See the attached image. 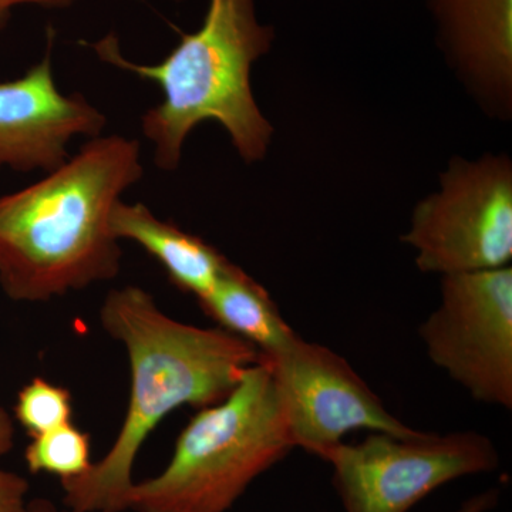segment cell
<instances>
[{"instance_id": "obj_3", "label": "cell", "mask_w": 512, "mask_h": 512, "mask_svg": "<svg viewBox=\"0 0 512 512\" xmlns=\"http://www.w3.org/2000/svg\"><path fill=\"white\" fill-rule=\"evenodd\" d=\"M272 37L256 20L254 0H210L201 28L181 33L163 62H131L116 33L87 46L101 62L160 87L163 100L141 116V130L156 147L157 167L175 171L185 140L207 120L227 130L242 160L265 157L272 127L252 94L251 67L268 52Z\"/></svg>"}, {"instance_id": "obj_14", "label": "cell", "mask_w": 512, "mask_h": 512, "mask_svg": "<svg viewBox=\"0 0 512 512\" xmlns=\"http://www.w3.org/2000/svg\"><path fill=\"white\" fill-rule=\"evenodd\" d=\"M29 481L0 468V512H28Z\"/></svg>"}, {"instance_id": "obj_17", "label": "cell", "mask_w": 512, "mask_h": 512, "mask_svg": "<svg viewBox=\"0 0 512 512\" xmlns=\"http://www.w3.org/2000/svg\"><path fill=\"white\" fill-rule=\"evenodd\" d=\"M15 444V424L12 417L0 407V457L6 456Z\"/></svg>"}, {"instance_id": "obj_2", "label": "cell", "mask_w": 512, "mask_h": 512, "mask_svg": "<svg viewBox=\"0 0 512 512\" xmlns=\"http://www.w3.org/2000/svg\"><path fill=\"white\" fill-rule=\"evenodd\" d=\"M144 175L137 140L90 138L42 180L0 197V289L47 302L120 274L110 217Z\"/></svg>"}, {"instance_id": "obj_18", "label": "cell", "mask_w": 512, "mask_h": 512, "mask_svg": "<svg viewBox=\"0 0 512 512\" xmlns=\"http://www.w3.org/2000/svg\"><path fill=\"white\" fill-rule=\"evenodd\" d=\"M28 512H60L57 510L52 501L45 500V498H36V500L29 501Z\"/></svg>"}, {"instance_id": "obj_13", "label": "cell", "mask_w": 512, "mask_h": 512, "mask_svg": "<svg viewBox=\"0 0 512 512\" xmlns=\"http://www.w3.org/2000/svg\"><path fill=\"white\" fill-rule=\"evenodd\" d=\"M15 417L30 437L40 436L73 423V399L69 390L35 377L18 394Z\"/></svg>"}, {"instance_id": "obj_4", "label": "cell", "mask_w": 512, "mask_h": 512, "mask_svg": "<svg viewBox=\"0 0 512 512\" xmlns=\"http://www.w3.org/2000/svg\"><path fill=\"white\" fill-rule=\"evenodd\" d=\"M293 448L271 370L261 359L222 402L198 410L158 476L134 481L126 511L228 512Z\"/></svg>"}, {"instance_id": "obj_9", "label": "cell", "mask_w": 512, "mask_h": 512, "mask_svg": "<svg viewBox=\"0 0 512 512\" xmlns=\"http://www.w3.org/2000/svg\"><path fill=\"white\" fill-rule=\"evenodd\" d=\"M55 30L47 29L40 62L0 83V171H50L66 163L70 141L99 137L107 117L82 94L60 92L53 73Z\"/></svg>"}, {"instance_id": "obj_6", "label": "cell", "mask_w": 512, "mask_h": 512, "mask_svg": "<svg viewBox=\"0 0 512 512\" xmlns=\"http://www.w3.org/2000/svg\"><path fill=\"white\" fill-rule=\"evenodd\" d=\"M426 274L504 268L512 261V170L505 157L451 161L441 191L417 205L402 238Z\"/></svg>"}, {"instance_id": "obj_5", "label": "cell", "mask_w": 512, "mask_h": 512, "mask_svg": "<svg viewBox=\"0 0 512 512\" xmlns=\"http://www.w3.org/2000/svg\"><path fill=\"white\" fill-rule=\"evenodd\" d=\"M319 458L332 467L345 512H409L451 481L500 467L493 440L474 430L407 437L373 431L359 443L342 441Z\"/></svg>"}, {"instance_id": "obj_1", "label": "cell", "mask_w": 512, "mask_h": 512, "mask_svg": "<svg viewBox=\"0 0 512 512\" xmlns=\"http://www.w3.org/2000/svg\"><path fill=\"white\" fill-rule=\"evenodd\" d=\"M104 332L126 349L131 390L113 446L82 476L60 481L69 512H124L138 453L150 434L183 406L222 402L261 352L221 328L178 322L140 286L107 293L100 309Z\"/></svg>"}, {"instance_id": "obj_12", "label": "cell", "mask_w": 512, "mask_h": 512, "mask_svg": "<svg viewBox=\"0 0 512 512\" xmlns=\"http://www.w3.org/2000/svg\"><path fill=\"white\" fill-rule=\"evenodd\" d=\"M30 473L53 474L62 480L82 476L92 466L90 436L73 423L32 437L25 450Z\"/></svg>"}, {"instance_id": "obj_7", "label": "cell", "mask_w": 512, "mask_h": 512, "mask_svg": "<svg viewBox=\"0 0 512 512\" xmlns=\"http://www.w3.org/2000/svg\"><path fill=\"white\" fill-rule=\"evenodd\" d=\"M427 356L471 399L512 409V268L444 275L421 323Z\"/></svg>"}, {"instance_id": "obj_8", "label": "cell", "mask_w": 512, "mask_h": 512, "mask_svg": "<svg viewBox=\"0 0 512 512\" xmlns=\"http://www.w3.org/2000/svg\"><path fill=\"white\" fill-rule=\"evenodd\" d=\"M284 413L293 446L320 457L353 430L416 436L394 417L345 357L299 336L274 355H261Z\"/></svg>"}, {"instance_id": "obj_11", "label": "cell", "mask_w": 512, "mask_h": 512, "mask_svg": "<svg viewBox=\"0 0 512 512\" xmlns=\"http://www.w3.org/2000/svg\"><path fill=\"white\" fill-rule=\"evenodd\" d=\"M198 303L218 328L245 340L261 355H274L298 336L264 286L232 262Z\"/></svg>"}, {"instance_id": "obj_15", "label": "cell", "mask_w": 512, "mask_h": 512, "mask_svg": "<svg viewBox=\"0 0 512 512\" xmlns=\"http://www.w3.org/2000/svg\"><path fill=\"white\" fill-rule=\"evenodd\" d=\"M76 0H0V30L5 28L13 9L19 6H37L47 10L67 9Z\"/></svg>"}, {"instance_id": "obj_19", "label": "cell", "mask_w": 512, "mask_h": 512, "mask_svg": "<svg viewBox=\"0 0 512 512\" xmlns=\"http://www.w3.org/2000/svg\"><path fill=\"white\" fill-rule=\"evenodd\" d=\"M174 2H181V0H174Z\"/></svg>"}, {"instance_id": "obj_10", "label": "cell", "mask_w": 512, "mask_h": 512, "mask_svg": "<svg viewBox=\"0 0 512 512\" xmlns=\"http://www.w3.org/2000/svg\"><path fill=\"white\" fill-rule=\"evenodd\" d=\"M116 239H127L163 266L171 284L201 299L217 284L229 265L227 258L197 235L173 222L161 221L143 202H117L110 217Z\"/></svg>"}, {"instance_id": "obj_16", "label": "cell", "mask_w": 512, "mask_h": 512, "mask_svg": "<svg viewBox=\"0 0 512 512\" xmlns=\"http://www.w3.org/2000/svg\"><path fill=\"white\" fill-rule=\"evenodd\" d=\"M498 501H500V490L490 488V490L483 491V493L473 495L456 510L448 512H490L497 507Z\"/></svg>"}]
</instances>
